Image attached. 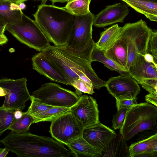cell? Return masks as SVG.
I'll use <instances>...</instances> for the list:
<instances>
[{"label": "cell", "mask_w": 157, "mask_h": 157, "mask_svg": "<svg viewBox=\"0 0 157 157\" xmlns=\"http://www.w3.org/2000/svg\"><path fill=\"white\" fill-rule=\"evenodd\" d=\"M9 151L21 157H69L73 154L60 142L44 136L11 131L0 140Z\"/></svg>", "instance_id": "cell-1"}, {"label": "cell", "mask_w": 157, "mask_h": 157, "mask_svg": "<svg viewBox=\"0 0 157 157\" xmlns=\"http://www.w3.org/2000/svg\"><path fill=\"white\" fill-rule=\"evenodd\" d=\"M45 57L62 72L72 85L81 78L93 84L94 89L105 86L106 82L100 78L86 59L73 53L65 45H50L41 52Z\"/></svg>", "instance_id": "cell-2"}, {"label": "cell", "mask_w": 157, "mask_h": 157, "mask_svg": "<svg viewBox=\"0 0 157 157\" xmlns=\"http://www.w3.org/2000/svg\"><path fill=\"white\" fill-rule=\"evenodd\" d=\"M35 21L54 45L66 44L74 23V16L64 7L41 4L33 14Z\"/></svg>", "instance_id": "cell-3"}, {"label": "cell", "mask_w": 157, "mask_h": 157, "mask_svg": "<svg viewBox=\"0 0 157 157\" xmlns=\"http://www.w3.org/2000/svg\"><path fill=\"white\" fill-rule=\"evenodd\" d=\"M157 120V107L147 102L137 103L127 111L120 133L126 142L156 125Z\"/></svg>", "instance_id": "cell-4"}, {"label": "cell", "mask_w": 157, "mask_h": 157, "mask_svg": "<svg viewBox=\"0 0 157 157\" xmlns=\"http://www.w3.org/2000/svg\"><path fill=\"white\" fill-rule=\"evenodd\" d=\"M95 15L90 12L82 16H74V23L66 47L73 53L91 63L90 58L95 43L92 37Z\"/></svg>", "instance_id": "cell-5"}, {"label": "cell", "mask_w": 157, "mask_h": 157, "mask_svg": "<svg viewBox=\"0 0 157 157\" xmlns=\"http://www.w3.org/2000/svg\"><path fill=\"white\" fill-rule=\"evenodd\" d=\"M6 30L21 43L36 51L42 52L50 45V42L33 20L23 13L21 19L6 25Z\"/></svg>", "instance_id": "cell-6"}, {"label": "cell", "mask_w": 157, "mask_h": 157, "mask_svg": "<svg viewBox=\"0 0 157 157\" xmlns=\"http://www.w3.org/2000/svg\"><path fill=\"white\" fill-rule=\"evenodd\" d=\"M152 29L142 19L125 24L119 37L125 43L127 49L128 70L138 54L144 56Z\"/></svg>", "instance_id": "cell-7"}, {"label": "cell", "mask_w": 157, "mask_h": 157, "mask_svg": "<svg viewBox=\"0 0 157 157\" xmlns=\"http://www.w3.org/2000/svg\"><path fill=\"white\" fill-rule=\"evenodd\" d=\"M31 95L48 105L69 108L75 104L80 98L75 92L53 82L43 84Z\"/></svg>", "instance_id": "cell-8"}, {"label": "cell", "mask_w": 157, "mask_h": 157, "mask_svg": "<svg viewBox=\"0 0 157 157\" xmlns=\"http://www.w3.org/2000/svg\"><path fill=\"white\" fill-rule=\"evenodd\" d=\"M84 128L70 111L52 121L49 132L53 138L67 145L82 136Z\"/></svg>", "instance_id": "cell-9"}, {"label": "cell", "mask_w": 157, "mask_h": 157, "mask_svg": "<svg viewBox=\"0 0 157 157\" xmlns=\"http://www.w3.org/2000/svg\"><path fill=\"white\" fill-rule=\"evenodd\" d=\"M27 82L25 78L17 79H0V87L7 93L2 107L22 111L25 107L26 102L31 99Z\"/></svg>", "instance_id": "cell-10"}, {"label": "cell", "mask_w": 157, "mask_h": 157, "mask_svg": "<svg viewBox=\"0 0 157 157\" xmlns=\"http://www.w3.org/2000/svg\"><path fill=\"white\" fill-rule=\"evenodd\" d=\"M105 87L108 93L117 99H134L140 91L137 81L128 75L110 78Z\"/></svg>", "instance_id": "cell-11"}, {"label": "cell", "mask_w": 157, "mask_h": 157, "mask_svg": "<svg viewBox=\"0 0 157 157\" xmlns=\"http://www.w3.org/2000/svg\"><path fill=\"white\" fill-rule=\"evenodd\" d=\"M98 106L96 100L93 97L83 95L70 108V110L85 128L100 122Z\"/></svg>", "instance_id": "cell-12"}, {"label": "cell", "mask_w": 157, "mask_h": 157, "mask_svg": "<svg viewBox=\"0 0 157 157\" xmlns=\"http://www.w3.org/2000/svg\"><path fill=\"white\" fill-rule=\"evenodd\" d=\"M116 134L114 130L99 122L84 128L82 136L102 154Z\"/></svg>", "instance_id": "cell-13"}, {"label": "cell", "mask_w": 157, "mask_h": 157, "mask_svg": "<svg viewBox=\"0 0 157 157\" xmlns=\"http://www.w3.org/2000/svg\"><path fill=\"white\" fill-rule=\"evenodd\" d=\"M128 6L124 2L106 6L95 16L93 25L97 27H104L117 23L123 22L129 13Z\"/></svg>", "instance_id": "cell-14"}, {"label": "cell", "mask_w": 157, "mask_h": 157, "mask_svg": "<svg viewBox=\"0 0 157 157\" xmlns=\"http://www.w3.org/2000/svg\"><path fill=\"white\" fill-rule=\"evenodd\" d=\"M33 68L41 75L52 81L67 85L71 84L60 72L40 52L34 55L32 58Z\"/></svg>", "instance_id": "cell-15"}, {"label": "cell", "mask_w": 157, "mask_h": 157, "mask_svg": "<svg viewBox=\"0 0 157 157\" xmlns=\"http://www.w3.org/2000/svg\"><path fill=\"white\" fill-rule=\"evenodd\" d=\"M128 73L139 84L146 79H157V67L147 62L144 56L139 54L129 68Z\"/></svg>", "instance_id": "cell-16"}, {"label": "cell", "mask_w": 157, "mask_h": 157, "mask_svg": "<svg viewBox=\"0 0 157 157\" xmlns=\"http://www.w3.org/2000/svg\"><path fill=\"white\" fill-rule=\"evenodd\" d=\"M103 51L106 57L111 59L124 71L128 72L127 48L121 38L119 37L111 46Z\"/></svg>", "instance_id": "cell-17"}, {"label": "cell", "mask_w": 157, "mask_h": 157, "mask_svg": "<svg viewBox=\"0 0 157 157\" xmlns=\"http://www.w3.org/2000/svg\"><path fill=\"white\" fill-rule=\"evenodd\" d=\"M157 133L139 140L129 147L130 157H136L142 154H149L151 157L157 156Z\"/></svg>", "instance_id": "cell-18"}, {"label": "cell", "mask_w": 157, "mask_h": 157, "mask_svg": "<svg viewBox=\"0 0 157 157\" xmlns=\"http://www.w3.org/2000/svg\"><path fill=\"white\" fill-rule=\"evenodd\" d=\"M101 157H130L129 147L121 135L116 133Z\"/></svg>", "instance_id": "cell-19"}, {"label": "cell", "mask_w": 157, "mask_h": 157, "mask_svg": "<svg viewBox=\"0 0 157 157\" xmlns=\"http://www.w3.org/2000/svg\"><path fill=\"white\" fill-rule=\"evenodd\" d=\"M125 3L151 21H157V2L152 0H128Z\"/></svg>", "instance_id": "cell-20"}, {"label": "cell", "mask_w": 157, "mask_h": 157, "mask_svg": "<svg viewBox=\"0 0 157 157\" xmlns=\"http://www.w3.org/2000/svg\"><path fill=\"white\" fill-rule=\"evenodd\" d=\"M67 146L75 157H101L102 155L87 142L82 136Z\"/></svg>", "instance_id": "cell-21"}, {"label": "cell", "mask_w": 157, "mask_h": 157, "mask_svg": "<svg viewBox=\"0 0 157 157\" xmlns=\"http://www.w3.org/2000/svg\"><path fill=\"white\" fill-rule=\"evenodd\" d=\"M121 29L122 27L117 24L106 29L100 34L99 40L95 43V46L102 51L109 48L118 38Z\"/></svg>", "instance_id": "cell-22"}, {"label": "cell", "mask_w": 157, "mask_h": 157, "mask_svg": "<svg viewBox=\"0 0 157 157\" xmlns=\"http://www.w3.org/2000/svg\"><path fill=\"white\" fill-rule=\"evenodd\" d=\"M11 3L5 0L0 1V23L4 25L15 23L21 19L22 10H11Z\"/></svg>", "instance_id": "cell-23"}, {"label": "cell", "mask_w": 157, "mask_h": 157, "mask_svg": "<svg viewBox=\"0 0 157 157\" xmlns=\"http://www.w3.org/2000/svg\"><path fill=\"white\" fill-rule=\"evenodd\" d=\"M34 123H37L36 120L26 111L22 113L20 118L14 119L9 129L17 134L25 133L29 130L30 126Z\"/></svg>", "instance_id": "cell-24"}, {"label": "cell", "mask_w": 157, "mask_h": 157, "mask_svg": "<svg viewBox=\"0 0 157 157\" xmlns=\"http://www.w3.org/2000/svg\"><path fill=\"white\" fill-rule=\"evenodd\" d=\"M91 0H69L63 7L74 16H82L90 11L89 6Z\"/></svg>", "instance_id": "cell-25"}, {"label": "cell", "mask_w": 157, "mask_h": 157, "mask_svg": "<svg viewBox=\"0 0 157 157\" xmlns=\"http://www.w3.org/2000/svg\"><path fill=\"white\" fill-rule=\"evenodd\" d=\"M94 61H98L103 63L111 70L116 71L120 75H129L128 72L124 71L111 59L106 57L104 54L103 51L98 49L95 46L92 51L90 58L91 63Z\"/></svg>", "instance_id": "cell-26"}, {"label": "cell", "mask_w": 157, "mask_h": 157, "mask_svg": "<svg viewBox=\"0 0 157 157\" xmlns=\"http://www.w3.org/2000/svg\"><path fill=\"white\" fill-rule=\"evenodd\" d=\"M70 111L69 108L53 106L42 113L36 119L37 123L45 121L51 122L59 117Z\"/></svg>", "instance_id": "cell-27"}, {"label": "cell", "mask_w": 157, "mask_h": 157, "mask_svg": "<svg viewBox=\"0 0 157 157\" xmlns=\"http://www.w3.org/2000/svg\"><path fill=\"white\" fill-rule=\"evenodd\" d=\"M15 111L0 107V136L9 128L15 118Z\"/></svg>", "instance_id": "cell-28"}, {"label": "cell", "mask_w": 157, "mask_h": 157, "mask_svg": "<svg viewBox=\"0 0 157 157\" xmlns=\"http://www.w3.org/2000/svg\"><path fill=\"white\" fill-rule=\"evenodd\" d=\"M30 100L31 104L27 111L36 120L42 113L53 107L41 102L31 95Z\"/></svg>", "instance_id": "cell-29"}, {"label": "cell", "mask_w": 157, "mask_h": 157, "mask_svg": "<svg viewBox=\"0 0 157 157\" xmlns=\"http://www.w3.org/2000/svg\"><path fill=\"white\" fill-rule=\"evenodd\" d=\"M72 86L75 89V92L79 97L82 95V92L90 94H93L94 93L93 84L80 78L75 80Z\"/></svg>", "instance_id": "cell-30"}, {"label": "cell", "mask_w": 157, "mask_h": 157, "mask_svg": "<svg viewBox=\"0 0 157 157\" xmlns=\"http://www.w3.org/2000/svg\"><path fill=\"white\" fill-rule=\"evenodd\" d=\"M146 53L154 57L155 62L157 64V31L152 29L147 43Z\"/></svg>", "instance_id": "cell-31"}, {"label": "cell", "mask_w": 157, "mask_h": 157, "mask_svg": "<svg viewBox=\"0 0 157 157\" xmlns=\"http://www.w3.org/2000/svg\"><path fill=\"white\" fill-rule=\"evenodd\" d=\"M128 109L122 108L117 110V112L113 116L112 121V127L114 130L121 128L122 126L125 118L127 111Z\"/></svg>", "instance_id": "cell-32"}, {"label": "cell", "mask_w": 157, "mask_h": 157, "mask_svg": "<svg viewBox=\"0 0 157 157\" xmlns=\"http://www.w3.org/2000/svg\"><path fill=\"white\" fill-rule=\"evenodd\" d=\"M140 84L149 93L157 96V79H146Z\"/></svg>", "instance_id": "cell-33"}, {"label": "cell", "mask_w": 157, "mask_h": 157, "mask_svg": "<svg viewBox=\"0 0 157 157\" xmlns=\"http://www.w3.org/2000/svg\"><path fill=\"white\" fill-rule=\"evenodd\" d=\"M116 106L117 110L122 108L128 109L133 105L137 104V98L133 99H116Z\"/></svg>", "instance_id": "cell-34"}, {"label": "cell", "mask_w": 157, "mask_h": 157, "mask_svg": "<svg viewBox=\"0 0 157 157\" xmlns=\"http://www.w3.org/2000/svg\"><path fill=\"white\" fill-rule=\"evenodd\" d=\"M146 102L152 104L157 107V96L153 94L149 93L145 96Z\"/></svg>", "instance_id": "cell-35"}, {"label": "cell", "mask_w": 157, "mask_h": 157, "mask_svg": "<svg viewBox=\"0 0 157 157\" xmlns=\"http://www.w3.org/2000/svg\"><path fill=\"white\" fill-rule=\"evenodd\" d=\"M144 56L145 60L147 62L154 64L157 67V64L155 62L154 57L152 55L150 54L146 53Z\"/></svg>", "instance_id": "cell-36"}, {"label": "cell", "mask_w": 157, "mask_h": 157, "mask_svg": "<svg viewBox=\"0 0 157 157\" xmlns=\"http://www.w3.org/2000/svg\"><path fill=\"white\" fill-rule=\"evenodd\" d=\"M10 8L11 10H21L18 4L11 3L10 5Z\"/></svg>", "instance_id": "cell-37"}, {"label": "cell", "mask_w": 157, "mask_h": 157, "mask_svg": "<svg viewBox=\"0 0 157 157\" xmlns=\"http://www.w3.org/2000/svg\"><path fill=\"white\" fill-rule=\"evenodd\" d=\"M9 150L6 148H0V157H5L8 154Z\"/></svg>", "instance_id": "cell-38"}, {"label": "cell", "mask_w": 157, "mask_h": 157, "mask_svg": "<svg viewBox=\"0 0 157 157\" xmlns=\"http://www.w3.org/2000/svg\"><path fill=\"white\" fill-rule=\"evenodd\" d=\"M8 41V38L4 34L0 35V45L6 43Z\"/></svg>", "instance_id": "cell-39"}, {"label": "cell", "mask_w": 157, "mask_h": 157, "mask_svg": "<svg viewBox=\"0 0 157 157\" xmlns=\"http://www.w3.org/2000/svg\"><path fill=\"white\" fill-rule=\"evenodd\" d=\"M6 25H4L0 23V35L4 34L5 31Z\"/></svg>", "instance_id": "cell-40"}, {"label": "cell", "mask_w": 157, "mask_h": 157, "mask_svg": "<svg viewBox=\"0 0 157 157\" xmlns=\"http://www.w3.org/2000/svg\"><path fill=\"white\" fill-rule=\"evenodd\" d=\"M8 1L11 3L19 4L21 2H24L29 0H5Z\"/></svg>", "instance_id": "cell-41"}, {"label": "cell", "mask_w": 157, "mask_h": 157, "mask_svg": "<svg viewBox=\"0 0 157 157\" xmlns=\"http://www.w3.org/2000/svg\"><path fill=\"white\" fill-rule=\"evenodd\" d=\"M22 111L19 110H17L15 111V117L16 119H18L20 118L22 115Z\"/></svg>", "instance_id": "cell-42"}, {"label": "cell", "mask_w": 157, "mask_h": 157, "mask_svg": "<svg viewBox=\"0 0 157 157\" xmlns=\"http://www.w3.org/2000/svg\"><path fill=\"white\" fill-rule=\"evenodd\" d=\"M52 2V4L54 5L55 3L56 2L64 3L67 2L69 0H50Z\"/></svg>", "instance_id": "cell-43"}, {"label": "cell", "mask_w": 157, "mask_h": 157, "mask_svg": "<svg viewBox=\"0 0 157 157\" xmlns=\"http://www.w3.org/2000/svg\"><path fill=\"white\" fill-rule=\"evenodd\" d=\"M6 93V91L4 89L0 87V97L5 96Z\"/></svg>", "instance_id": "cell-44"}, {"label": "cell", "mask_w": 157, "mask_h": 157, "mask_svg": "<svg viewBox=\"0 0 157 157\" xmlns=\"http://www.w3.org/2000/svg\"><path fill=\"white\" fill-rule=\"evenodd\" d=\"M18 5L21 10L25 9L26 7V6L24 2L20 3L18 4Z\"/></svg>", "instance_id": "cell-45"}, {"label": "cell", "mask_w": 157, "mask_h": 157, "mask_svg": "<svg viewBox=\"0 0 157 157\" xmlns=\"http://www.w3.org/2000/svg\"><path fill=\"white\" fill-rule=\"evenodd\" d=\"M36 0L40 1L41 2V4H45L46 2L48 0Z\"/></svg>", "instance_id": "cell-46"}, {"label": "cell", "mask_w": 157, "mask_h": 157, "mask_svg": "<svg viewBox=\"0 0 157 157\" xmlns=\"http://www.w3.org/2000/svg\"><path fill=\"white\" fill-rule=\"evenodd\" d=\"M152 0L157 2V0Z\"/></svg>", "instance_id": "cell-47"}, {"label": "cell", "mask_w": 157, "mask_h": 157, "mask_svg": "<svg viewBox=\"0 0 157 157\" xmlns=\"http://www.w3.org/2000/svg\"><path fill=\"white\" fill-rule=\"evenodd\" d=\"M0 145H1V144H0Z\"/></svg>", "instance_id": "cell-48"}, {"label": "cell", "mask_w": 157, "mask_h": 157, "mask_svg": "<svg viewBox=\"0 0 157 157\" xmlns=\"http://www.w3.org/2000/svg\"><path fill=\"white\" fill-rule=\"evenodd\" d=\"M1 0H0V1H1Z\"/></svg>", "instance_id": "cell-49"}]
</instances>
